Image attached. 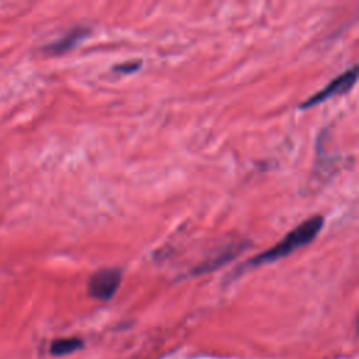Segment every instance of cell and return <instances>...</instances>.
Instances as JSON below:
<instances>
[{
    "label": "cell",
    "mask_w": 359,
    "mask_h": 359,
    "mask_svg": "<svg viewBox=\"0 0 359 359\" xmlns=\"http://www.w3.org/2000/svg\"><path fill=\"white\" fill-rule=\"evenodd\" d=\"M323 226H324V217L321 215H314V216L306 219L304 222L297 224L293 230H290L273 247L262 251L258 255H254L247 262L240 265L234 273L244 272V271H247V268H255V266H259L264 264L275 262V261L292 254L297 248L311 243L317 237V234L321 231Z\"/></svg>",
    "instance_id": "6da1fadb"
},
{
    "label": "cell",
    "mask_w": 359,
    "mask_h": 359,
    "mask_svg": "<svg viewBox=\"0 0 359 359\" xmlns=\"http://www.w3.org/2000/svg\"><path fill=\"white\" fill-rule=\"evenodd\" d=\"M248 244H250L248 240H233V241L224 243L223 245L215 248L202 262L194 266L192 271H189V276L203 275V273L216 271L217 268L230 262L234 257L241 254Z\"/></svg>",
    "instance_id": "7a4b0ae2"
},
{
    "label": "cell",
    "mask_w": 359,
    "mask_h": 359,
    "mask_svg": "<svg viewBox=\"0 0 359 359\" xmlns=\"http://www.w3.org/2000/svg\"><path fill=\"white\" fill-rule=\"evenodd\" d=\"M122 282V269L107 266L95 271L87 283L88 294L97 300H109L116 293Z\"/></svg>",
    "instance_id": "3957f363"
},
{
    "label": "cell",
    "mask_w": 359,
    "mask_h": 359,
    "mask_svg": "<svg viewBox=\"0 0 359 359\" xmlns=\"http://www.w3.org/2000/svg\"><path fill=\"white\" fill-rule=\"evenodd\" d=\"M358 79V66L353 65L352 67L346 69L344 73L332 79L325 87H323L316 94L310 95L307 100H304L302 104H299V109H309L334 95L344 94L352 88V86L356 83Z\"/></svg>",
    "instance_id": "277c9868"
},
{
    "label": "cell",
    "mask_w": 359,
    "mask_h": 359,
    "mask_svg": "<svg viewBox=\"0 0 359 359\" xmlns=\"http://www.w3.org/2000/svg\"><path fill=\"white\" fill-rule=\"evenodd\" d=\"M90 35V28L88 27H74L73 29H70L67 34H65L62 38L48 43L43 50L52 55H60L65 53L70 49H73L77 43H80L83 39H86Z\"/></svg>",
    "instance_id": "5b68a950"
},
{
    "label": "cell",
    "mask_w": 359,
    "mask_h": 359,
    "mask_svg": "<svg viewBox=\"0 0 359 359\" xmlns=\"http://www.w3.org/2000/svg\"><path fill=\"white\" fill-rule=\"evenodd\" d=\"M80 348H83V341L77 337H69V338L55 339L50 344L49 352L53 356H63V355H69L72 352H76Z\"/></svg>",
    "instance_id": "8992f818"
},
{
    "label": "cell",
    "mask_w": 359,
    "mask_h": 359,
    "mask_svg": "<svg viewBox=\"0 0 359 359\" xmlns=\"http://www.w3.org/2000/svg\"><path fill=\"white\" fill-rule=\"evenodd\" d=\"M140 66H142L140 60H129V62H123V63L115 65L114 66V72H118V73H133V72L139 70Z\"/></svg>",
    "instance_id": "52a82bcc"
}]
</instances>
